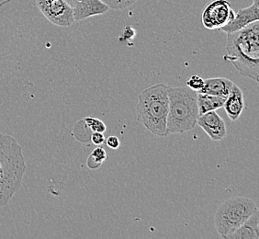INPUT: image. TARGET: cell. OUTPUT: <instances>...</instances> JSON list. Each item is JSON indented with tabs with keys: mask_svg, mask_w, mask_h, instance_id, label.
<instances>
[{
	"mask_svg": "<svg viewBox=\"0 0 259 239\" xmlns=\"http://www.w3.org/2000/svg\"><path fill=\"white\" fill-rule=\"evenodd\" d=\"M227 55L229 61L241 75L254 81L259 77V21H254L235 32L227 34Z\"/></svg>",
	"mask_w": 259,
	"mask_h": 239,
	"instance_id": "cell-1",
	"label": "cell"
},
{
	"mask_svg": "<svg viewBox=\"0 0 259 239\" xmlns=\"http://www.w3.org/2000/svg\"><path fill=\"white\" fill-rule=\"evenodd\" d=\"M26 170L21 145L14 137L0 133V208L18 192Z\"/></svg>",
	"mask_w": 259,
	"mask_h": 239,
	"instance_id": "cell-2",
	"label": "cell"
},
{
	"mask_svg": "<svg viewBox=\"0 0 259 239\" xmlns=\"http://www.w3.org/2000/svg\"><path fill=\"white\" fill-rule=\"evenodd\" d=\"M169 86L159 83L151 86L138 96L136 106L137 120L153 135L164 137L169 135L166 129L168 115Z\"/></svg>",
	"mask_w": 259,
	"mask_h": 239,
	"instance_id": "cell-3",
	"label": "cell"
},
{
	"mask_svg": "<svg viewBox=\"0 0 259 239\" xmlns=\"http://www.w3.org/2000/svg\"><path fill=\"white\" fill-rule=\"evenodd\" d=\"M168 134H183L193 129L199 118L198 93L186 87L168 89Z\"/></svg>",
	"mask_w": 259,
	"mask_h": 239,
	"instance_id": "cell-4",
	"label": "cell"
},
{
	"mask_svg": "<svg viewBox=\"0 0 259 239\" xmlns=\"http://www.w3.org/2000/svg\"><path fill=\"white\" fill-rule=\"evenodd\" d=\"M254 201L244 196H234L221 204L214 215L215 228L222 238L228 235L257 212Z\"/></svg>",
	"mask_w": 259,
	"mask_h": 239,
	"instance_id": "cell-5",
	"label": "cell"
},
{
	"mask_svg": "<svg viewBox=\"0 0 259 239\" xmlns=\"http://www.w3.org/2000/svg\"><path fill=\"white\" fill-rule=\"evenodd\" d=\"M235 15L227 0H213L206 6L202 16V24L208 30H220L231 22Z\"/></svg>",
	"mask_w": 259,
	"mask_h": 239,
	"instance_id": "cell-6",
	"label": "cell"
},
{
	"mask_svg": "<svg viewBox=\"0 0 259 239\" xmlns=\"http://www.w3.org/2000/svg\"><path fill=\"white\" fill-rule=\"evenodd\" d=\"M36 6L51 23L59 27H70L74 22L73 9L65 0H35Z\"/></svg>",
	"mask_w": 259,
	"mask_h": 239,
	"instance_id": "cell-7",
	"label": "cell"
},
{
	"mask_svg": "<svg viewBox=\"0 0 259 239\" xmlns=\"http://www.w3.org/2000/svg\"><path fill=\"white\" fill-rule=\"evenodd\" d=\"M197 125L214 142L224 139L227 135L225 121L216 112V110L199 116Z\"/></svg>",
	"mask_w": 259,
	"mask_h": 239,
	"instance_id": "cell-8",
	"label": "cell"
},
{
	"mask_svg": "<svg viewBox=\"0 0 259 239\" xmlns=\"http://www.w3.org/2000/svg\"><path fill=\"white\" fill-rule=\"evenodd\" d=\"M258 11V0H254L252 5L235 12L233 20L220 30L226 34L241 30L254 21L259 20Z\"/></svg>",
	"mask_w": 259,
	"mask_h": 239,
	"instance_id": "cell-9",
	"label": "cell"
},
{
	"mask_svg": "<svg viewBox=\"0 0 259 239\" xmlns=\"http://www.w3.org/2000/svg\"><path fill=\"white\" fill-rule=\"evenodd\" d=\"M109 10L110 8L101 0H80L73 8V13L75 21H79L93 16L102 15Z\"/></svg>",
	"mask_w": 259,
	"mask_h": 239,
	"instance_id": "cell-10",
	"label": "cell"
},
{
	"mask_svg": "<svg viewBox=\"0 0 259 239\" xmlns=\"http://www.w3.org/2000/svg\"><path fill=\"white\" fill-rule=\"evenodd\" d=\"M225 112L231 121L235 122L239 119L244 110V93L236 84L233 85L228 97L224 105Z\"/></svg>",
	"mask_w": 259,
	"mask_h": 239,
	"instance_id": "cell-11",
	"label": "cell"
},
{
	"mask_svg": "<svg viewBox=\"0 0 259 239\" xmlns=\"http://www.w3.org/2000/svg\"><path fill=\"white\" fill-rule=\"evenodd\" d=\"M234 82L225 77H210L204 79V85L198 93L213 95L227 98L232 90Z\"/></svg>",
	"mask_w": 259,
	"mask_h": 239,
	"instance_id": "cell-12",
	"label": "cell"
},
{
	"mask_svg": "<svg viewBox=\"0 0 259 239\" xmlns=\"http://www.w3.org/2000/svg\"><path fill=\"white\" fill-rule=\"evenodd\" d=\"M258 225L259 213L257 211L226 239H259Z\"/></svg>",
	"mask_w": 259,
	"mask_h": 239,
	"instance_id": "cell-13",
	"label": "cell"
},
{
	"mask_svg": "<svg viewBox=\"0 0 259 239\" xmlns=\"http://www.w3.org/2000/svg\"><path fill=\"white\" fill-rule=\"evenodd\" d=\"M225 100H226L225 98L219 97V96L198 93V108H199V116L209 111L219 110L222 107H224Z\"/></svg>",
	"mask_w": 259,
	"mask_h": 239,
	"instance_id": "cell-14",
	"label": "cell"
},
{
	"mask_svg": "<svg viewBox=\"0 0 259 239\" xmlns=\"http://www.w3.org/2000/svg\"><path fill=\"white\" fill-rule=\"evenodd\" d=\"M107 158L108 155L106 151L102 147H97L90 154L87 160V166L90 170H98Z\"/></svg>",
	"mask_w": 259,
	"mask_h": 239,
	"instance_id": "cell-15",
	"label": "cell"
},
{
	"mask_svg": "<svg viewBox=\"0 0 259 239\" xmlns=\"http://www.w3.org/2000/svg\"><path fill=\"white\" fill-rule=\"evenodd\" d=\"M85 125L88 126V128L92 132H100V133H105L107 130V126L101 120L94 117H85L84 119Z\"/></svg>",
	"mask_w": 259,
	"mask_h": 239,
	"instance_id": "cell-16",
	"label": "cell"
},
{
	"mask_svg": "<svg viewBox=\"0 0 259 239\" xmlns=\"http://www.w3.org/2000/svg\"><path fill=\"white\" fill-rule=\"evenodd\" d=\"M110 9L113 10H124L134 5L137 0H101Z\"/></svg>",
	"mask_w": 259,
	"mask_h": 239,
	"instance_id": "cell-17",
	"label": "cell"
},
{
	"mask_svg": "<svg viewBox=\"0 0 259 239\" xmlns=\"http://www.w3.org/2000/svg\"><path fill=\"white\" fill-rule=\"evenodd\" d=\"M203 85H204V79L199 75H191L190 79L186 82V86L190 88V90L196 91L197 93L203 88Z\"/></svg>",
	"mask_w": 259,
	"mask_h": 239,
	"instance_id": "cell-18",
	"label": "cell"
},
{
	"mask_svg": "<svg viewBox=\"0 0 259 239\" xmlns=\"http://www.w3.org/2000/svg\"><path fill=\"white\" fill-rule=\"evenodd\" d=\"M90 139H91V142L93 143V145H102V144H104L105 141H106L104 133H100V132L92 133Z\"/></svg>",
	"mask_w": 259,
	"mask_h": 239,
	"instance_id": "cell-19",
	"label": "cell"
},
{
	"mask_svg": "<svg viewBox=\"0 0 259 239\" xmlns=\"http://www.w3.org/2000/svg\"><path fill=\"white\" fill-rule=\"evenodd\" d=\"M107 145L111 149H118L120 147V141L117 136H110L108 139L105 141Z\"/></svg>",
	"mask_w": 259,
	"mask_h": 239,
	"instance_id": "cell-20",
	"label": "cell"
},
{
	"mask_svg": "<svg viewBox=\"0 0 259 239\" xmlns=\"http://www.w3.org/2000/svg\"><path fill=\"white\" fill-rule=\"evenodd\" d=\"M80 0H65V2L68 4V5L73 9L74 7H75L78 2H79Z\"/></svg>",
	"mask_w": 259,
	"mask_h": 239,
	"instance_id": "cell-21",
	"label": "cell"
},
{
	"mask_svg": "<svg viewBox=\"0 0 259 239\" xmlns=\"http://www.w3.org/2000/svg\"><path fill=\"white\" fill-rule=\"evenodd\" d=\"M10 1H11V0H5V1L1 2V3H0V7H2V6L5 5V4H7V3H9Z\"/></svg>",
	"mask_w": 259,
	"mask_h": 239,
	"instance_id": "cell-22",
	"label": "cell"
}]
</instances>
